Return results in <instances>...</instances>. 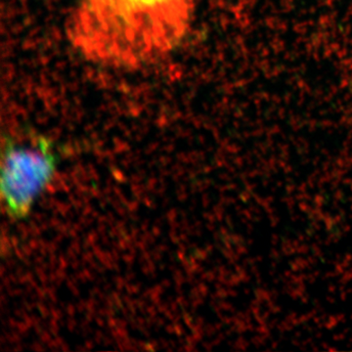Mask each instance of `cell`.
Listing matches in <instances>:
<instances>
[{
  "label": "cell",
  "mask_w": 352,
  "mask_h": 352,
  "mask_svg": "<svg viewBox=\"0 0 352 352\" xmlns=\"http://www.w3.org/2000/svg\"><path fill=\"white\" fill-rule=\"evenodd\" d=\"M197 0H73L72 46L88 61L133 69L170 55L186 36Z\"/></svg>",
  "instance_id": "obj_1"
},
{
  "label": "cell",
  "mask_w": 352,
  "mask_h": 352,
  "mask_svg": "<svg viewBox=\"0 0 352 352\" xmlns=\"http://www.w3.org/2000/svg\"><path fill=\"white\" fill-rule=\"evenodd\" d=\"M57 157L43 135H7L2 147L1 194L7 214L23 219L52 179Z\"/></svg>",
  "instance_id": "obj_2"
}]
</instances>
